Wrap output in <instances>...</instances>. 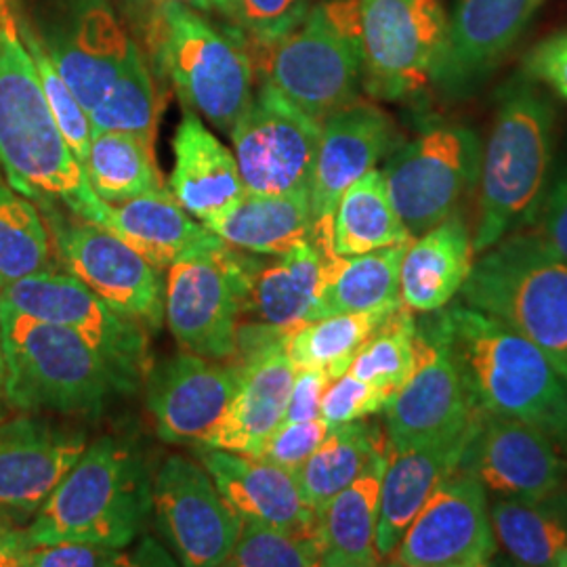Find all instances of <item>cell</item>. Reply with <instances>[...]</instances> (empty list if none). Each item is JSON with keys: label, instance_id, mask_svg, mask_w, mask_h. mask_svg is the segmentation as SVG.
Listing matches in <instances>:
<instances>
[{"label": "cell", "instance_id": "1", "mask_svg": "<svg viewBox=\"0 0 567 567\" xmlns=\"http://www.w3.org/2000/svg\"><path fill=\"white\" fill-rule=\"evenodd\" d=\"M435 324L475 410L540 426L567 446V381L540 347L468 305L447 309Z\"/></svg>", "mask_w": 567, "mask_h": 567}, {"label": "cell", "instance_id": "2", "mask_svg": "<svg viewBox=\"0 0 567 567\" xmlns=\"http://www.w3.org/2000/svg\"><path fill=\"white\" fill-rule=\"evenodd\" d=\"M0 171L30 200L72 213L93 192L42 93L21 0H0Z\"/></svg>", "mask_w": 567, "mask_h": 567}, {"label": "cell", "instance_id": "3", "mask_svg": "<svg viewBox=\"0 0 567 567\" xmlns=\"http://www.w3.org/2000/svg\"><path fill=\"white\" fill-rule=\"evenodd\" d=\"M152 513V480L142 454L121 440L89 444L25 527L30 545L61 540L131 545Z\"/></svg>", "mask_w": 567, "mask_h": 567}, {"label": "cell", "instance_id": "4", "mask_svg": "<svg viewBox=\"0 0 567 567\" xmlns=\"http://www.w3.org/2000/svg\"><path fill=\"white\" fill-rule=\"evenodd\" d=\"M553 128L547 97L529 81L508 82L480 164L475 255L538 210L553 163Z\"/></svg>", "mask_w": 567, "mask_h": 567}, {"label": "cell", "instance_id": "5", "mask_svg": "<svg viewBox=\"0 0 567 567\" xmlns=\"http://www.w3.org/2000/svg\"><path fill=\"white\" fill-rule=\"evenodd\" d=\"M4 402L21 412L100 414L121 385L97 351L60 324L0 301ZM122 393V391H121Z\"/></svg>", "mask_w": 567, "mask_h": 567}, {"label": "cell", "instance_id": "6", "mask_svg": "<svg viewBox=\"0 0 567 567\" xmlns=\"http://www.w3.org/2000/svg\"><path fill=\"white\" fill-rule=\"evenodd\" d=\"M461 288L468 307L540 347L567 381V264L532 234L482 252Z\"/></svg>", "mask_w": 567, "mask_h": 567}, {"label": "cell", "instance_id": "7", "mask_svg": "<svg viewBox=\"0 0 567 567\" xmlns=\"http://www.w3.org/2000/svg\"><path fill=\"white\" fill-rule=\"evenodd\" d=\"M147 42L158 70L187 110L229 133L255 93V65L236 37L187 4L154 7Z\"/></svg>", "mask_w": 567, "mask_h": 567}, {"label": "cell", "instance_id": "8", "mask_svg": "<svg viewBox=\"0 0 567 567\" xmlns=\"http://www.w3.org/2000/svg\"><path fill=\"white\" fill-rule=\"evenodd\" d=\"M264 79L305 114L324 122L355 102L362 86L360 0H324L303 21L265 44Z\"/></svg>", "mask_w": 567, "mask_h": 567}, {"label": "cell", "instance_id": "9", "mask_svg": "<svg viewBox=\"0 0 567 567\" xmlns=\"http://www.w3.org/2000/svg\"><path fill=\"white\" fill-rule=\"evenodd\" d=\"M261 261L240 248H210L168 267L164 322L183 351L234 360L252 276Z\"/></svg>", "mask_w": 567, "mask_h": 567}, {"label": "cell", "instance_id": "10", "mask_svg": "<svg viewBox=\"0 0 567 567\" xmlns=\"http://www.w3.org/2000/svg\"><path fill=\"white\" fill-rule=\"evenodd\" d=\"M447 41L442 0H360L362 86L386 102L435 84Z\"/></svg>", "mask_w": 567, "mask_h": 567}, {"label": "cell", "instance_id": "11", "mask_svg": "<svg viewBox=\"0 0 567 567\" xmlns=\"http://www.w3.org/2000/svg\"><path fill=\"white\" fill-rule=\"evenodd\" d=\"M482 145L465 124H433L386 158L391 203L412 238L458 213L480 179Z\"/></svg>", "mask_w": 567, "mask_h": 567}, {"label": "cell", "instance_id": "12", "mask_svg": "<svg viewBox=\"0 0 567 567\" xmlns=\"http://www.w3.org/2000/svg\"><path fill=\"white\" fill-rule=\"evenodd\" d=\"M0 301L79 334L110 365L122 393L142 385L152 368L147 328L124 318L72 274L44 271L23 278L4 286Z\"/></svg>", "mask_w": 567, "mask_h": 567}, {"label": "cell", "instance_id": "13", "mask_svg": "<svg viewBox=\"0 0 567 567\" xmlns=\"http://www.w3.org/2000/svg\"><path fill=\"white\" fill-rule=\"evenodd\" d=\"M322 122L305 114L269 81L255 84L229 131L248 194L309 192Z\"/></svg>", "mask_w": 567, "mask_h": 567}, {"label": "cell", "instance_id": "14", "mask_svg": "<svg viewBox=\"0 0 567 567\" xmlns=\"http://www.w3.org/2000/svg\"><path fill=\"white\" fill-rule=\"evenodd\" d=\"M44 206V221L51 229L55 255L68 274L86 284L105 303L124 318L158 330L164 324V282L161 269L147 264L140 252L118 236L84 219H65Z\"/></svg>", "mask_w": 567, "mask_h": 567}, {"label": "cell", "instance_id": "15", "mask_svg": "<svg viewBox=\"0 0 567 567\" xmlns=\"http://www.w3.org/2000/svg\"><path fill=\"white\" fill-rule=\"evenodd\" d=\"M482 414L468 398L461 368L437 324L416 330L414 370L385 405L386 450L465 435Z\"/></svg>", "mask_w": 567, "mask_h": 567}, {"label": "cell", "instance_id": "16", "mask_svg": "<svg viewBox=\"0 0 567 567\" xmlns=\"http://www.w3.org/2000/svg\"><path fill=\"white\" fill-rule=\"evenodd\" d=\"M23 7V4H21ZM23 13L63 81L91 112L121 70L133 39L110 0H37Z\"/></svg>", "mask_w": 567, "mask_h": 567}, {"label": "cell", "instance_id": "17", "mask_svg": "<svg viewBox=\"0 0 567 567\" xmlns=\"http://www.w3.org/2000/svg\"><path fill=\"white\" fill-rule=\"evenodd\" d=\"M559 446L540 426L484 414L458 468L498 498L543 503L567 494V456Z\"/></svg>", "mask_w": 567, "mask_h": 567}, {"label": "cell", "instance_id": "18", "mask_svg": "<svg viewBox=\"0 0 567 567\" xmlns=\"http://www.w3.org/2000/svg\"><path fill=\"white\" fill-rule=\"evenodd\" d=\"M152 508L183 566H225L243 517L225 501L200 461L168 456L152 480Z\"/></svg>", "mask_w": 567, "mask_h": 567}, {"label": "cell", "instance_id": "19", "mask_svg": "<svg viewBox=\"0 0 567 567\" xmlns=\"http://www.w3.org/2000/svg\"><path fill=\"white\" fill-rule=\"evenodd\" d=\"M496 547L487 492L458 468L431 494L389 559L402 567H482Z\"/></svg>", "mask_w": 567, "mask_h": 567}, {"label": "cell", "instance_id": "20", "mask_svg": "<svg viewBox=\"0 0 567 567\" xmlns=\"http://www.w3.org/2000/svg\"><path fill=\"white\" fill-rule=\"evenodd\" d=\"M244 365L182 351L145 374V402L166 444H200L243 383Z\"/></svg>", "mask_w": 567, "mask_h": 567}, {"label": "cell", "instance_id": "21", "mask_svg": "<svg viewBox=\"0 0 567 567\" xmlns=\"http://www.w3.org/2000/svg\"><path fill=\"white\" fill-rule=\"evenodd\" d=\"M86 446L81 431L39 416L0 423V519L16 526L32 522Z\"/></svg>", "mask_w": 567, "mask_h": 567}, {"label": "cell", "instance_id": "22", "mask_svg": "<svg viewBox=\"0 0 567 567\" xmlns=\"http://www.w3.org/2000/svg\"><path fill=\"white\" fill-rule=\"evenodd\" d=\"M74 217L118 236L156 269H168L225 244L213 229L194 219L168 187L118 204L103 203L91 192L74 210Z\"/></svg>", "mask_w": 567, "mask_h": 567}, {"label": "cell", "instance_id": "23", "mask_svg": "<svg viewBox=\"0 0 567 567\" xmlns=\"http://www.w3.org/2000/svg\"><path fill=\"white\" fill-rule=\"evenodd\" d=\"M395 147V124L377 103L355 100L330 114L322 122L309 185L313 224L332 219L344 189L377 168Z\"/></svg>", "mask_w": 567, "mask_h": 567}, {"label": "cell", "instance_id": "24", "mask_svg": "<svg viewBox=\"0 0 567 567\" xmlns=\"http://www.w3.org/2000/svg\"><path fill=\"white\" fill-rule=\"evenodd\" d=\"M198 461L243 519L295 536H320V515L305 503L292 471L219 447L200 446Z\"/></svg>", "mask_w": 567, "mask_h": 567}, {"label": "cell", "instance_id": "25", "mask_svg": "<svg viewBox=\"0 0 567 567\" xmlns=\"http://www.w3.org/2000/svg\"><path fill=\"white\" fill-rule=\"evenodd\" d=\"M540 0H458L447 18L444 60L435 84L463 95L519 41Z\"/></svg>", "mask_w": 567, "mask_h": 567}, {"label": "cell", "instance_id": "26", "mask_svg": "<svg viewBox=\"0 0 567 567\" xmlns=\"http://www.w3.org/2000/svg\"><path fill=\"white\" fill-rule=\"evenodd\" d=\"M286 334L236 360L244 365L243 383L200 446L255 456L261 452L267 437L282 423L295 379V365L284 349Z\"/></svg>", "mask_w": 567, "mask_h": 567}, {"label": "cell", "instance_id": "27", "mask_svg": "<svg viewBox=\"0 0 567 567\" xmlns=\"http://www.w3.org/2000/svg\"><path fill=\"white\" fill-rule=\"evenodd\" d=\"M173 156L175 164L166 187L200 224L215 221L246 194L234 150L210 133L192 110H185L175 133Z\"/></svg>", "mask_w": 567, "mask_h": 567}, {"label": "cell", "instance_id": "28", "mask_svg": "<svg viewBox=\"0 0 567 567\" xmlns=\"http://www.w3.org/2000/svg\"><path fill=\"white\" fill-rule=\"evenodd\" d=\"M477 423L465 435L437 444L408 447L398 452L386 450L377 522V550L381 559H389L393 555L405 529L419 515V511L425 507L431 494L458 471Z\"/></svg>", "mask_w": 567, "mask_h": 567}, {"label": "cell", "instance_id": "29", "mask_svg": "<svg viewBox=\"0 0 567 567\" xmlns=\"http://www.w3.org/2000/svg\"><path fill=\"white\" fill-rule=\"evenodd\" d=\"M475 264L473 238L458 213L412 238L400 265L402 305L412 313L444 309L465 286Z\"/></svg>", "mask_w": 567, "mask_h": 567}, {"label": "cell", "instance_id": "30", "mask_svg": "<svg viewBox=\"0 0 567 567\" xmlns=\"http://www.w3.org/2000/svg\"><path fill=\"white\" fill-rule=\"evenodd\" d=\"M326 252H334L332 243L311 238L278 255L274 264H259L244 309L250 324L282 332L305 324L318 299Z\"/></svg>", "mask_w": 567, "mask_h": 567}, {"label": "cell", "instance_id": "31", "mask_svg": "<svg viewBox=\"0 0 567 567\" xmlns=\"http://www.w3.org/2000/svg\"><path fill=\"white\" fill-rule=\"evenodd\" d=\"M405 246L408 244L386 246L353 257L326 252L318 299L307 322L334 313L386 311L400 307V265Z\"/></svg>", "mask_w": 567, "mask_h": 567}, {"label": "cell", "instance_id": "32", "mask_svg": "<svg viewBox=\"0 0 567 567\" xmlns=\"http://www.w3.org/2000/svg\"><path fill=\"white\" fill-rule=\"evenodd\" d=\"M221 240L252 255L278 257L311 240L313 215L309 192L244 194L221 217L206 225Z\"/></svg>", "mask_w": 567, "mask_h": 567}, {"label": "cell", "instance_id": "33", "mask_svg": "<svg viewBox=\"0 0 567 567\" xmlns=\"http://www.w3.org/2000/svg\"><path fill=\"white\" fill-rule=\"evenodd\" d=\"M385 465L386 452L320 511L322 566L372 567L383 561L377 550V522Z\"/></svg>", "mask_w": 567, "mask_h": 567}, {"label": "cell", "instance_id": "34", "mask_svg": "<svg viewBox=\"0 0 567 567\" xmlns=\"http://www.w3.org/2000/svg\"><path fill=\"white\" fill-rule=\"evenodd\" d=\"M385 452L386 437L374 426L365 425L364 419L330 426L324 442L292 471L305 503L320 515L339 492L351 486Z\"/></svg>", "mask_w": 567, "mask_h": 567}, {"label": "cell", "instance_id": "35", "mask_svg": "<svg viewBox=\"0 0 567 567\" xmlns=\"http://www.w3.org/2000/svg\"><path fill=\"white\" fill-rule=\"evenodd\" d=\"M412 240L391 203L383 171L372 168L344 189L332 213V250L341 257L364 255Z\"/></svg>", "mask_w": 567, "mask_h": 567}, {"label": "cell", "instance_id": "36", "mask_svg": "<svg viewBox=\"0 0 567 567\" xmlns=\"http://www.w3.org/2000/svg\"><path fill=\"white\" fill-rule=\"evenodd\" d=\"M496 543L529 567H567V494L543 501L498 498L492 508Z\"/></svg>", "mask_w": 567, "mask_h": 567}, {"label": "cell", "instance_id": "37", "mask_svg": "<svg viewBox=\"0 0 567 567\" xmlns=\"http://www.w3.org/2000/svg\"><path fill=\"white\" fill-rule=\"evenodd\" d=\"M82 171L103 203H124L166 187L156 163V143L121 131L93 133Z\"/></svg>", "mask_w": 567, "mask_h": 567}, {"label": "cell", "instance_id": "38", "mask_svg": "<svg viewBox=\"0 0 567 567\" xmlns=\"http://www.w3.org/2000/svg\"><path fill=\"white\" fill-rule=\"evenodd\" d=\"M44 271H55L51 229L37 204L0 171V290Z\"/></svg>", "mask_w": 567, "mask_h": 567}, {"label": "cell", "instance_id": "39", "mask_svg": "<svg viewBox=\"0 0 567 567\" xmlns=\"http://www.w3.org/2000/svg\"><path fill=\"white\" fill-rule=\"evenodd\" d=\"M391 311L393 309L334 313L320 320L305 322L286 334V355L290 364L295 365V370L322 368L334 381L349 370L365 339L379 328Z\"/></svg>", "mask_w": 567, "mask_h": 567}, {"label": "cell", "instance_id": "40", "mask_svg": "<svg viewBox=\"0 0 567 567\" xmlns=\"http://www.w3.org/2000/svg\"><path fill=\"white\" fill-rule=\"evenodd\" d=\"M95 131H121L156 143L158 133V93L152 72L133 41L118 74L110 82L100 103L89 112Z\"/></svg>", "mask_w": 567, "mask_h": 567}, {"label": "cell", "instance_id": "41", "mask_svg": "<svg viewBox=\"0 0 567 567\" xmlns=\"http://www.w3.org/2000/svg\"><path fill=\"white\" fill-rule=\"evenodd\" d=\"M416 330L412 311L395 307L365 339L347 372L393 395L414 370Z\"/></svg>", "mask_w": 567, "mask_h": 567}, {"label": "cell", "instance_id": "42", "mask_svg": "<svg viewBox=\"0 0 567 567\" xmlns=\"http://www.w3.org/2000/svg\"><path fill=\"white\" fill-rule=\"evenodd\" d=\"M23 9V7H21ZM23 39L28 42V49L37 63V72L41 79L42 93L49 103V110L53 114V121L60 128L61 137L72 150L79 163H84L91 137H93V124L89 118V112L79 102L74 91L63 81L58 65L51 60L49 51L44 49L39 32L32 28V23L23 13Z\"/></svg>", "mask_w": 567, "mask_h": 567}, {"label": "cell", "instance_id": "43", "mask_svg": "<svg viewBox=\"0 0 567 567\" xmlns=\"http://www.w3.org/2000/svg\"><path fill=\"white\" fill-rule=\"evenodd\" d=\"M225 566L313 567L322 566L320 536H295L259 522L243 519L238 540Z\"/></svg>", "mask_w": 567, "mask_h": 567}, {"label": "cell", "instance_id": "44", "mask_svg": "<svg viewBox=\"0 0 567 567\" xmlns=\"http://www.w3.org/2000/svg\"><path fill=\"white\" fill-rule=\"evenodd\" d=\"M391 395L383 389L344 372L326 389L320 416L328 426L347 425L385 410Z\"/></svg>", "mask_w": 567, "mask_h": 567}, {"label": "cell", "instance_id": "45", "mask_svg": "<svg viewBox=\"0 0 567 567\" xmlns=\"http://www.w3.org/2000/svg\"><path fill=\"white\" fill-rule=\"evenodd\" d=\"M238 23L261 47L282 39L303 21L311 0H238Z\"/></svg>", "mask_w": 567, "mask_h": 567}, {"label": "cell", "instance_id": "46", "mask_svg": "<svg viewBox=\"0 0 567 567\" xmlns=\"http://www.w3.org/2000/svg\"><path fill=\"white\" fill-rule=\"evenodd\" d=\"M328 431L330 426L326 425L322 416L299 423H280L267 437L257 456L288 471H295L324 442Z\"/></svg>", "mask_w": 567, "mask_h": 567}, {"label": "cell", "instance_id": "47", "mask_svg": "<svg viewBox=\"0 0 567 567\" xmlns=\"http://www.w3.org/2000/svg\"><path fill=\"white\" fill-rule=\"evenodd\" d=\"M133 561L122 548L61 540L49 545H30L23 557L25 567H118Z\"/></svg>", "mask_w": 567, "mask_h": 567}, {"label": "cell", "instance_id": "48", "mask_svg": "<svg viewBox=\"0 0 567 567\" xmlns=\"http://www.w3.org/2000/svg\"><path fill=\"white\" fill-rule=\"evenodd\" d=\"M524 72L529 81L547 84L567 102V30L536 42L524 58Z\"/></svg>", "mask_w": 567, "mask_h": 567}, {"label": "cell", "instance_id": "49", "mask_svg": "<svg viewBox=\"0 0 567 567\" xmlns=\"http://www.w3.org/2000/svg\"><path fill=\"white\" fill-rule=\"evenodd\" d=\"M532 236L567 264V171L555 183L547 200L538 206L536 229Z\"/></svg>", "mask_w": 567, "mask_h": 567}, {"label": "cell", "instance_id": "50", "mask_svg": "<svg viewBox=\"0 0 567 567\" xmlns=\"http://www.w3.org/2000/svg\"><path fill=\"white\" fill-rule=\"evenodd\" d=\"M330 383H332V379L322 368L295 370V379L290 386L282 423H299V421L320 419L322 398H324L326 389Z\"/></svg>", "mask_w": 567, "mask_h": 567}, {"label": "cell", "instance_id": "51", "mask_svg": "<svg viewBox=\"0 0 567 567\" xmlns=\"http://www.w3.org/2000/svg\"><path fill=\"white\" fill-rule=\"evenodd\" d=\"M30 548L25 527L0 519V567H21Z\"/></svg>", "mask_w": 567, "mask_h": 567}, {"label": "cell", "instance_id": "52", "mask_svg": "<svg viewBox=\"0 0 567 567\" xmlns=\"http://www.w3.org/2000/svg\"><path fill=\"white\" fill-rule=\"evenodd\" d=\"M210 2H213L215 11H219L227 20H240V4H238V0H210Z\"/></svg>", "mask_w": 567, "mask_h": 567}, {"label": "cell", "instance_id": "53", "mask_svg": "<svg viewBox=\"0 0 567 567\" xmlns=\"http://www.w3.org/2000/svg\"><path fill=\"white\" fill-rule=\"evenodd\" d=\"M154 7H158V4H166V2H179V4H187V7H192V9H196V11H200V13H213L215 11V7H213V2L210 0H150Z\"/></svg>", "mask_w": 567, "mask_h": 567}, {"label": "cell", "instance_id": "54", "mask_svg": "<svg viewBox=\"0 0 567 567\" xmlns=\"http://www.w3.org/2000/svg\"><path fill=\"white\" fill-rule=\"evenodd\" d=\"M4 398V353H2V332H0V400Z\"/></svg>", "mask_w": 567, "mask_h": 567}, {"label": "cell", "instance_id": "55", "mask_svg": "<svg viewBox=\"0 0 567 567\" xmlns=\"http://www.w3.org/2000/svg\"><path fill=\"white\" fill-rule=\"evenodd\" d=\"M540 2H545V0H540Z\"/></svg>", "mask_w": 567, "mask_h": 567}]
</instances>
